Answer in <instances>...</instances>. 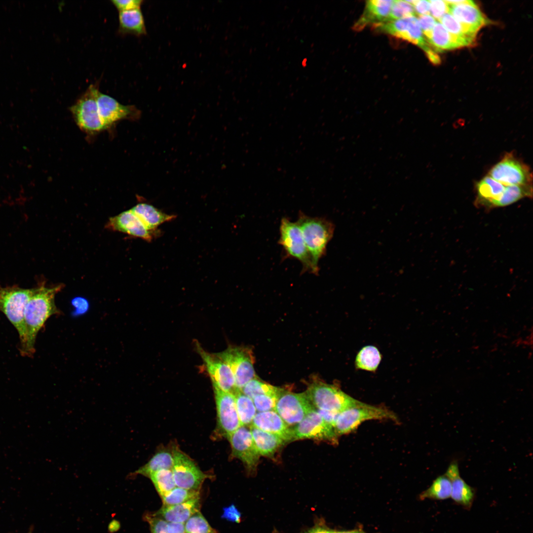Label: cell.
<instances>
[{
  "instance_id": "cell-9",
  "label": "cell",
  "mask_w": 533,
  "mask_h": 533,
  "mask_svg": "<svg viewBox=\"0 0 533 533\" xmlns=\"http://www.w3.org/2000/svg\"><path fill=\"white\" fill-rule=\"evenodd\" d=\"M488 175L505 186L532 185V174L529 167L508 153L489 171Z\"/></svg>"
},
{
  "instance_id": "cell-27",
  "label": "cell",
  "mask_w": 533,
  "mask_h": 533,
  "mask_svg": "<svg viewBox=\"0 0 533 533\" xmlns=\"http://www.w3.org/2000/svg\"><path fill=\"white\" fill-rule=\"evenodd\" d=\"M118 22V32L122 35L140 36L146 33L144 19L140 9L119 12Z\"/></svg>"
},
{
  "instance_id": "cell-45",
  "label": "cell",
  "mask_w": 533,
  "mask_h": 533,
  "mask_svg": "<svg viewBox=\"0 0 533 533\" xmlns=\"http://www.w3.org/2000/svg\"><path fill=\"white\" fill-rule=\"evenodd\" d=\"M168 533H186L185 523L168 522Z\"/></svg>"
},
{
  "instance_id": "cell-36",
  "label": "cell",
  "mask_w": 533,
  "mask_h": 533,
  "mask_svg": "<svg viewBox=\"0 0 533 533\" xmlns=\"http://www.w3.org/2000/svg\"><path fill=\"white\" fill-rule=\"evenodd\" d=\"M186 533H217L200 512H196L185 523Z\"/></svg>"
},
{
  "instance_id": "cell-32",
  "label": "cell",
  "mask_w": 533,
  "mask_h": 533,
  "mask_svg": "<svg viewBox=\"0 0 533 533\" xmlns=\"http://www.w3.org/2000/svg\"><path fill=\"white\" fill-rule=\"evenodd\" d=\"M236 408L241 425L250 426L257 412L252 399L237 389L233 394Z\"/></svg>"
},
{
  "instance_id": "cell-18",
  "label": "cell",
  "mask_w": 533,
  "mask_h": 533,
  "mask_svg": "<svg viewBox=\"0 0 533 533\" xmlns=\"http://www.w3.org/2000/svg\"><path fill=\"white\" fill-rule=\"evenodd\" d=\"M107 227L147 241L153 236L154 231L148 229L131 209L110 218Z\"/></svg>"
},
{
  "instance_id": "cell-29",
  "label": "cell",
  "mask_w": 533,
  "mask_h": 533,
  "mask_svg": "<svg viewBox=\"0 0 533 533\" xmlns=\"http://www.w3.org/2000/svg\"><path fill=\"white\" fill-rule=\"evenodd\" d=\"M439 20L450 33L460 39L466 46L473 43L477 32L461 24L450 13L445 14Z\"/></svg>"
},
{
  "instance_id": "cell-2",
  "label": "cell",
  "mask_w": 533,
  "mask_h": 533,
  "mask_svg": "<svg viewBox=\"0 0 533 533\" xmlns=\"http://www.w3.org/2000/svg\"><path fill=\"white\" fill-rule=\"evenodd\" d=\"M298 223L310 256L315 275L319 272V261L326 253L328 243L334 231L333 223L325 218L310 217L300 211Z\"/></svg>"
},
{
  "instance_id": "cell-14",
  "label": "cell",
  "mask_w": 533,
  "mask_h": 533,
  "mask_svg": "<svg viewBox=\"0 0 533 533\" xmlns=\"http://www.w3.org/2000/svg\"><path fill=\"white\" fill-rule=\"evenodd\" d=\"M172 471L176 486L187 490L199 491L207 478L195 462L177 447Z\"/></svg>"
},
{
  "instance_id": "cell-20",
  "label": "cell",
  "mask_w": 533,
  "mask_h": 533,
  "mask_svg": "<svg viewBox=\"0 0 533 533\" xmlns=\"http://www.w3.org/2000/svg\"><path fill=\"white\" fill-rule=\"evenodd\" d=\"M251 425L276 435L286 443L293 441L291 427L274 410L257 412Z\"/></svg>"
},
{
  "instance_id": "cell-1",
  "label": "cell",
  "mask_w": 533,
  "mask_h": 533,
  "mask_svg": "<svg viewBox=\"0 0 533 533\" xmlns=\"http://www.w3.org/2000/svg\"><path fill=\"white\" fill-rule=\"evenodd\" d=\"M63 287V284L48 287L42 283L33 288L24 311L26 340L24 347L20 350L21 355L32 357L34 355L38 333L49 318L60 314L55 297Z\"/></svg>"
},
{
  "instance_id": "cell-35",
  "label": "cell",
  "mask_w": 533,
  "mask_h": 533,
  "mask_svg": "<svg viewBox=\"0 0 533 533\" xmlns=\"http://www.w3.org/2000/svg\"><path fill=\"white\" fill-rule=\"evenodd\" d=\"M161 497L163 505H173L200 498L199 491L187 490L176 486Z\"/></svg>"
},
{
  "instance_id": "cell-11",
  "label": "cell",
  "mask_w": 533,
  "mask_h": 533,
  "mask_svg": "<svg viewBox=\"0 0 533 533\" xmlns=\"http://www.w3.org/2000/svg\"><path fill=\"white\" fill-rule=\"evenodd\" d=\"M314 409L305 391L294 393L283 388L274 410L289 426H294Z\"/></svg>"
},
{
  "instance_id": "cell-15",
  "label": "cell",
  "mask_w": 533,
  "mask_h": 533,
  "mask_svg": "<svg viewBox=\"0 0 533 533\" xmlns=\"http://www.w3.org/2000/svg\"><path fill=\"white\" fill-rule=\"evenodd\" d=\"M216 405L218 433L228 437L241 424L237 414L234 395L213 384Z\"/></svg>"
},
{
  "instance_id": "cell-40",
  "label": "cell",
  "mask_w": 533,
  "mask_h": 533,
  "mask_svg": "<svg viewBox=\"0 0 533 533\" xmlns=\"http://www.w3.org/2000/svg\"><path fill=\"white\" fill-rule=\"evenodd\" d=\"M430 12L432 17L439 20L449 11V5L445 0H429Z\"/></svg>"
},
{
  "instance_id": "cell-34",
  "label": "cell",
  "mask_w": 533,
  "mask_h": 533,
  "mask_svg": "<svg viewBox=\"0 0 533 533\" xmlns=\"http://www.w3.org/2000/svg\"><path fill=\"white\" fill-rule=\"evenodd\" d=\"M160 497L176 487L172 469H162L151 474L149 477Z\"/></svg>"
},
{
  "instance_id": "cell-30",
  "label": "cell",
  "mask_w": 533,
  "mask_h": 533,
  "mask_svg": "<svg viewBox=\"0 0 533 533\" xmlns=\"http://www.w3.org/2000/svg\"><path fill=\"white\" fill-rule=\"evenodd\" d=\"M381 354L376 346L366 345L357 353L355 366L357 369L375 372L381 363Z\"/></svg>"
},
{
  "instance_id": "cell-41",
  "label": "cell",
  "mask_w": 533,
  "mask_h": 533,
  "mask_svg": "<svg viewBox=\"0 0 533 533\" xmlns=\"http://www.w3.org/2000/svg\"><path fill=\"white\" fill-rule=\"evenodd\" d=\"M419 25L426 39L429 38L436 21L429 14L419 16L418 18Z\"/></svg>"
},
{
  "instance_id": "cell-39",
  "label": "cell",
  "mask_w": 533,
  "mask_h": 533,
  "mask_svg": "<svg viewBox=\"0 0 533 533\" xmlns=\"http://www.w3.org/2000/svg\"><path fill=\"white\" fill-rule=\"evenodd\" d=\"M149 523L151 533H168V522L153 514H147L145 517Z\"/></svg>"
},
{
  "instance_id": "cell-13",
  "label": "cell",
  "mask_w": 533,
  "mask_h": 533,
  "mask_svg": "<svg viewBox=\"0 0 533 533\" xmlns=\"http://www.w3.org/2000/svg\"><path fill=\"white\" fill-rule=\"evenodd\" d=\"M195 346L213 384L223 391L234 394L237 389L229 365L218 353H210L205 351L198 342L195 343Z\"/></svg>"
},
{
  "instance_id": "cell-12",
  "label": "cell",
  "mask_w": 533,
  "mask_h": 533,
  "mask_svg": "<svg viewBox=\"0 0 533 533\" xmlns=\"http://www.w3.org/2000/svg\"><path fill=\"white\" fill-rule=\"evenodd\" d=\"M228 439L231 448V455L241 461L248 473H256L260 457L254 444L249 426H240L230 434Z\"/></svg>"
},
{
  "instance_id": "cell-8",
  "label": "cell",
  "mask_w": 533,
  "mask_h": 533,
  "mask_svg": "<svg viewBox=\"0 0 533 533\" xmlns=\"http://www.w3.org/2000/svg\"><path fill=\"white\" fill-rule=\"evenodd\" d=\"M292 441L311 439L336 445L339 436L334 427L327 423L316 409L309 412L298 424L291 427Z\"/></svg>"
},
{
  "instance_id": "cell-26",
  "label": "cell",
  "mask_w": 533,
  "mask_h": 533,
  "mask_svg": "<svg viewBox=\"0 0 533 533\" xmlns=\"http://www.w3.org/2000/svg\"><path fill=\"white\" fill-rule=\"evenodd\" d=\"M172 448L163 447L158 450L145 465L141 466L133 475L140 474L147 477L152 473L162 469H172L174 458V450Z\"/></svg>"
},
{
  "instance_id": "cell-5",
  "label": "cell",
  "mask_w": 533,
  "mask_h": 533,
  "mask_svg": "<svg viewBox=\"0 0 533 533\" xmlns=\"http://www.w3.org/2000/svg\"><path fill=\"white\" fill-rule=\"evenodd\" d=\"M373 419L399 422L398 418L392 411L384 407L363 402L338 414L335 421L334 429L339 436L351 433L364 421Z\"/></svg>"
},
{
  "instance_id": "cell-38",
  "label": "cell",
  "mask_w": 533,
  "mask_h": 533,
  "mask_svg": "<svg viewBox=\"0 0 533 533\" xmlns=\"http://www.w3.org/2000/svg\"><path fill=\"white\" fill-rule=\"evenodd\" d=\"M279 395L262 394L253 398L252 400L258 412L274 410L277 399Z\"/></svg>"
},
{
  "instance_id": "cell-42",
  "label": "cell",
  "mask_w": 533,
  "mask_h": 533,
  "mask_svg": "<svg viewBox=\"0 0 533 533\" xmlns=\"http://www.w3.org/2000/svg\"><path fill=\"white\" fill-rule=\"evenodd\" d=\"M111 2L118 12L140 9L141 0H112Z\"/></svg>"
},
{
  "instance_id": "cell-43",
  "label": "cell",
  "mask_w": 533,
  "mask_h": 533,
  "mask_svg": "<svg viewBox=\"0 0 533 533\" xmlns=\"http://www.w3.org/2000/svg\"><path fill=\"white\" fill-rule=\"evenodd\" d=\"M413 5L415 13L420 15H427L430 13V3L429 0H407Z\"/></svg>"
},
{
  "instance_id": "cell-44",
  "label": "cell",
  "mask_w": 533,
  "mask_h": 533,
  "mask_svg": "<svg viewBox=\"0 0 533 533\" xmlns=\"http://www.w3.org/2000/svg\"><path fill=\"white\" fill-rule=\"evenodd\" d=\"M223 517L229 521L236 523H239L241 521V514L234 505L224 509Z\"/></svg>"
},
{
  "instance_id": "cell-25",
  "label": "cell",
  "mask_w": 533,
  "mask_h": 533,
  "mask_svg": "<svg viewBox=\"0 0 533 533\" xmlns=\"http://www.w3.org/2000/svg\"><path fill=\"white\" fill-rule=\"evenodd\" d=\"M131 210L148 229L153 231L160 225L175 218L174 215L163 213L153 206L146 203H139L132 208Z\"/></svg>"
},
{
  "instance_id": "cell-16",
  "label": "cell",
  "mask_w": 533,
  "mask_h": 533,
  "mask_svg": "<svg viewBox=\"0 0 533 533\" xmlns=\"http://www.w3.org/2000/svg\"><path fill=\"white\" fill-rule=\"evenodd\" d=\"M97 104L99 116L105 128L110 127L123 119H135L140 112L133 105H124L112 97L98 91Z\"/></svg>"
},
{
  "instance_id": "cell-22",
  "label": "cell",
  "mask_w": 533,
  "mask_h": 533,
  "mask_svg": "<svg viewBox=\"0 0 533 533\" xmlns=\"http://www.w3.org/2000/svg\"><path fill=\"white\" fill-rule=\"evenodd\" d=\"M448 5L450 13L457 20L476 32L487 23L486 18L472 0Z\"/></svg>"
},
{
  "instance_id": "cell-28",
  "label": "cell",
  "mask_w": 533,
  "mask_h": 533,
  "mask_svg": "<svg viewBox=\"0 0 533 533\" xmlns=\"http://www.w3.org/2000/svg\"><path fill=\"white\" fill-rule=\"evenodd\" d=\"M426 40L437 51L466 46L460 39L450 33L440 23L437 22L429 38Z\"/></svg>"
},
{
  "instance_id": "cell-6",
  "label": "cell",
  "mask_w": 533,
  "mask_h": 533,
  "mask_svg": "<svg viewBox=\"0 0 533 533\" xmlns=\"http://www.w3.org/2000/svg\"><path fill=\"white\" fill-rule=\"evenodd\" d=\"M99 91L96 84H90L83 94L70 107V111L78 127L89 135L105 130L99 116L97 104Z\"/></svg>"
},
{
  "instance_id": "cell-47",
  "label": "cell",
  "mask_w": 533,
  "mask_h": 533,
  "mask_svg": "<svg viewBox=\"0 0 533 533\" xmlns=\"http://www.w3.org/2000/svg\"><path fill=\"white\" fill-rule=\"evenodd\" d=\"M332 533H363L358 531H343V532H337L332 531Z\"/></svg>"
},
{
  "instance_id": "cell-21",
  "label": "cell",
  "mask_w": 533,
  "mask_h": 533,
  "mask_svg": "<svg viewBox=\"0 0 533 533\" xmlns=\"http://www.w3.org/2000/svg\"><path fill=\"white\" fill-rule=\"evenodd\" d=\"M393 0H371L366 1L364 11L355 22L353 29L361 31L369 25L373 26L386 22L389 16Z\"/></svg>"
},
{
  "instance_id": "cell-48",
  "label": "cell",
  "mask_w": 533,
  "mask_h": 533,
  "mask_svg": "<svg viewBox=\"0 0 533 533\" xmlns=\"http://www.w3.org/2000/svg\"></svg>"
},
{
  "instance_id": "cell-10",
  "label": "cell",
  "mask_w": 533,
  "mask_h": 533,
  "mask_svg": "<svg viewBox=\"0 0 533 533\" xmlns=\"http://www.w3.org/2000/svg\"><path fill=\"white\" fill-rule=\"evenodd\" d=\"M218 354L230 367L237 389L241 390L247 382L256 376L253 351L249 347L229 346Z\"/></svg>"
},
{
  "instance_id": "cell-31",
  "label": "cell",
  "mask_w": 533,
  "mask_h": 533,
  "mask_svg": "<svg viewBox=\"0 0 533 533\" xmlns=\"http://www.w3.org/2000/svg\"><path fill=\"white\" fill-rule=\"evenodd\" d=\"M452 484L450 479L444 474L438 476L430 486L420 495L421 499H430L443 500L451 498Z\"/></svg>"
},
{
  "instance_id": "cell-37",
  "label": "cell",
  "mask_w": 533,
  "mask_h": 533,
  "mask_svg": "<svg viewBox=\"0 0 533 533\" xmlns=\"http://www.w3.org/2000/svg\"><path fill=\"white\" fill-rule=\"evenodd\" d=\"M414 7L407 0H393L388 21L416 16Z\"/></svg>"
},
{
  "instance_id": "cell-23",
  "label": "cell",
  "mask_w": 533,
  "mask_h": 533,
  "mask_svg": "<svg viewBox=\"0 0 533 533\" xmlns=\"http://www.w3.org/2000/svg\"><path fill=\"white\" fill-rule=\"evenodd\" d=\"M199 498L178 504L164 506L154 514L167 522L185 523L192 515L199 511Z\"/></svg>"
},
{
  "instance_id": "cell-7",
  "label": "cell",
  "mask_w": 533,
  "mask_h": 533,
  "mask_svg": "<svg viewBox=\"0 0 533 533\" xmlns=\"http://www.w3.org/2000/svg\"><path fill=\"white\" fill-rule=\"evenodd\" d=\"M279 234L278 243L283 247L286 257L298 260L302 265L303 272L308 271L315 275L310 256L297 221L292 222L286 217L282 218Z\"/></svg>"
},
{
  "instance_id": "cell-17",
  "label": "cell",
  "mask_w": 533,
  "mask_h": 533,
  "mask_svg": "<svg viewBox=\"0 0 533 533\" xmlns=\"http://www.w3.org/2000/svg\"><path fill=\"white\" fill-rule=\"evenodd\" d=\"M445 474L451 482V498L457 505L470 510L476 496V490L460 477L457 460L454 459L450 462Z\"/></svg>"
},
{
  "instance_id": "cell-3",
  "label": "cell",
  "mask_w": 533,
  "mask_h": 533,
  "mask_svg": "<svg viewBox=\"0 0 533 533\" xmlns=\"http://www.w3.org/2000/svg\"><path fill=\"white\" fill-rule=\"evenodd\" d=\"M305 392L316 409L338 414L363 403L336 384L328 383L317 378L312 379Z\"/></svg>"
},
{
  "instance_id": "cell-33",
  "label": "cell",
  "mask_w": 533,
  "mask_h": 533,
  "mask_svg": "<svg viewBox=\"0 0 533 533\" xmlns=\"http://www.w3.org/2000/svg\"><path fill=\"white\" fill-rule=\"evenodd\" d=\"M283 388L273 386L256 376L247 382L241 391L253 399L255 396L262 394L279 395Z\"/></svg>"
},
{
  "instance_id": "cell-46",
  "label": "cell",
  "mask_w": 533,
  "mask_h": 533,
  "mask_svg": "<svg viewBox=\"0 0 533 533\" xmlns=\"http://www.w3.org/2000/svg\"><path fill=\"white\" fill-rule=\"evenodd\" d=\"M332 531L321 527H316L309 532L308 533H332Z\"/></svg>"
},
{
  "instance_id": "cell-24",
  "label": "cell",
  "mask_w": 533,
  "mask_h": 533,
  "mask_svg": "<svg viewBox=\"0 0 533 533\" xmlns=\"http://www.w3.org/2000/svg\"><path fill=\"white\" fill-rule=\"evenodd\" d=\"M251 435L260 456L272 457L286 443L279 436L263 431L252 425L249 426Z\"/></svg>"
},
{
  "instance_id": "cell-19",
  "label": "cell",
  "mask_w": 533,
  "mask_h": 533,
  "mask_svg": "<svg viewBox=\"0 0 533 533\" xmlns=\"http://www.w3.org/2000/svg\"><path fill=\"white\" fill-rule=\"evenodd\" d=\"M506 186L487 175L478 181L476 185L475 205L486 209L497 208Z\"/></svg>"
},
{
  "instance_id": "cell-4",
  "label": "cell",
  "mask_w": 533,
  "mask_h": 533,
  "mask_svg": "<svg viewBox=\"0 0 533 533\" xmlns=\"http://www.w3.org/2000/svg\"><path fill=\"white\" fill-rule=\"evenodd\" d=\"M33 288L25 289L16 285H0V312L3 313L17 330L20 340V349L25 346L26 334L24 311L32 293Z\"/></svg>"
}]
</instances>
